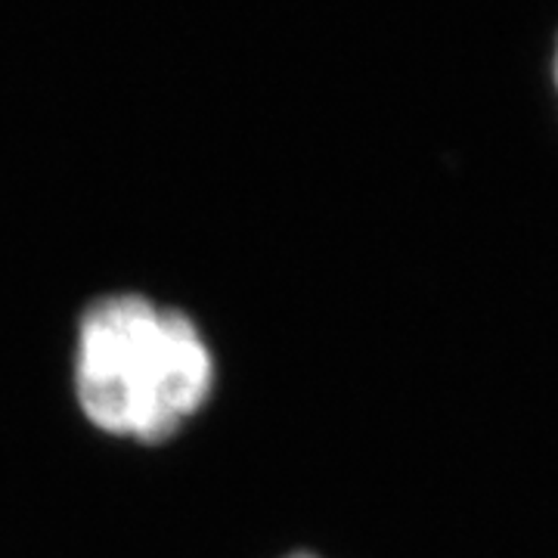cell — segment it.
Here are the masks:
<instances>
[{"label": "cell", "mask_w": 558, "mask_h": 558, "mask_svg": "<svg viewBox=\"0 0 558 558\" xmlns=\"http://www.w3.org/2000/svg\"><path fill=\"white\" fill-rule=\"evenodd\" d=\"M286 558H314V556H307V553H301V556H286Z\"/></svg>", "instance_id": "obj_2"}, {"label": "cell", "mask_w": 558, "mask_h": 558, "mask_svg": "<svg viewBox=\"0 0 558 558\" xmlns=\"http://www.w3.org/2000/svg\"><path fill=\"white\" fill-rule=\"evenodd\" d=\"M215 388V348L186 311L143 292H109L81 311L72 395L106 438L159 447L199 416Z\"/></svg>", "instance_id": "obj_1"}]
</instances>
